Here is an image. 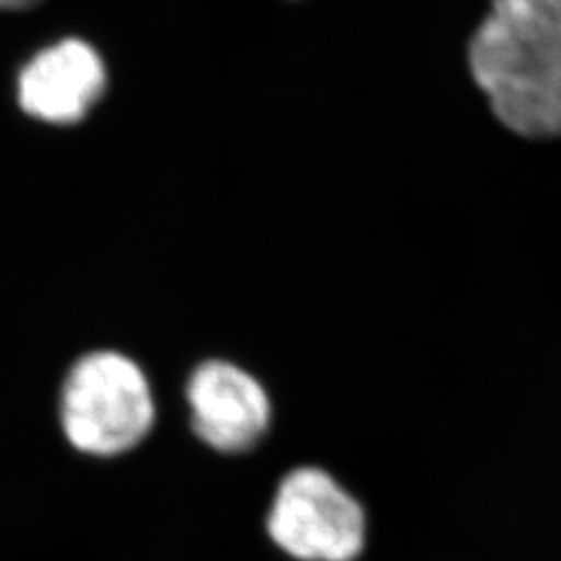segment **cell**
<instances>
[{
	"label": "cell",
	"mask_w": 561,
	"mask_h": 561,
	"mask_svg": "<svg viewBox=\"0 0 561 561\" xmlns=\"http://www.w3.org/2000/svg\"><path fill=\"white\" fill-rule=\"evenodd\" d=\"M65 439L92 458L136 449L157 422V403L140 364L115 350L83 354L65 375L59 393Z\"/></svg>",
	"instance_id": "1"
},
{
	"label": "cell",
	"mask_w": 561,
	"mask_h": 561,
	"mask_svg": "<svg viewBox=\"0 0 561 561\" xmlns=\"http://www.w3.org/2000/svg\"><path fill=\"white\" fill-rule=\"evenodd\" d=\"M477 83L505 127L526 138L561 136V65L484 20L470 46Z\"/></svg>",
	"instance_id": "3"
},
{
	"label": "cell",
	"mask_w": 561,
	"mask_h": 561,
	"mask_svg": "<svg viewBox=\"0 0 561 561\" xmlns=\"http://www.w3.org/2000/svg\"><path fill=\"white\" fill-rule=\"evenodd\" d=\"M489 20L524 48L561 65V0H493Z\"/></svg>",
	"instance_id": "6"
},
{
	"label": "cell",
	"mask_w": 561,
	"mask_h": 561,
	"mask_svg": "<svg viewBox=\"0 0 561 561\" xmlns=\"http://www.w3.org/2000/svg\"><path fill=\"white\" fill-rule=\"evenodd\" d=\"M38 0H0V9L4 11H23L34 7Z\"/></svg>",
	"instance_id": "7"
},
{
	"label": "cell",
	"mask_w": 561,
	"mask_h": 561,
	"mask_svg": "<svg viewBox=\"0 0 561 561\" xmlns=\"http://www.w3.org/2000/svg\"><path fill=\"white\" fill-rule=\"evenodd\" d=\"M185 401L194 435L225 456L254 449L273 419L266 389L233 362L198 364L185 382Z\"/></svg>",
	"instance_id": "4"
},
{
	"label": "cell",
	"mask_w": 561,
	"mask_h": 561,
	"mask_svg": "<svg viewBox=\"0 0 561 561\" xmlns=\"http://www.w3.org/2000/svg\"><path fill=\"white\" fill-rule=\"evenodd\" d=\"M266 533L298 561H354L364 549L360 503L321 468L289 472L275 493Z\"/></svg>",
	"instance_id": "2"
},
{
	"label": "cell",
	"mask_w": 561,
	"mask_h": 561,
	"mask_svg": "<svg viewBox=\"0 0 561 561\" xmlns=\"http://www.w3.org/2000/svg\"><path fill=\"white\" fill-rule=\"evenodd\" d=\"M106 90L99 53L81 41H62L30 60L20 76L21 108L36 119L71 125L83 119Z\"/></svg>",
	"instance_id": "5"
}]
</instances>
